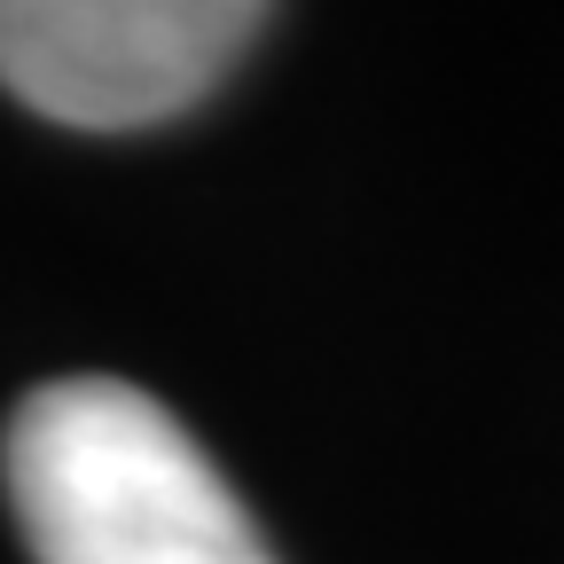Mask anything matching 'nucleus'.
Listing matches in <instances>:
<instances>
[{
    "label": "nucleus",
    "instance_id": "f257e3e1",
    "mask_svg": "<svg viewBox=\"0 0 564 564\" xmlns=\"http://www.w3.org/2000/svg\"><path fill=\"white\" fill-rule=\"evenodd\" d=\"M17 533L40 564H274L181 415L118 377H63L17 400L0 440Z\"/></svg>",
    "mask_w": 564,
    "mask_h": 564
},
{
    "label": "nucleus",
    "instance_id": "f03ea898",
    "mask_svg": "<svg viewBox=\"0 0 564 564\" xmlns=\"http://www.w3.org/2000/svg\"><path fill=\"white\" fill-rule=\"evenodd\" d=\"M267 32L251 0H0V95L70 133L188 118Z\"/></svg>",
    "mask_w": 564,
    "mask_h": 564
}]
</instances>
